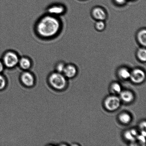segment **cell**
Masks as SVG:
<instances>
[{"label":"cell","instance_id":"obj_2","mask_svg":"<svg viewBox=\"0 0 146 146\" xmlns=\"http://www.w3.org/2000/svg\"><path fill=\"white\" fill-rule=\"evenodd\" d=\"M51 85L56 89L61 90L65 88L66 84V80L61 73H54L51 74L49 78Z\"/></svg>","mask_w":146,"mask_h":146},{"label":"cell","instance_id":"obj_15","mask_svg":"<svg viewBox=\"0 0 146 146\" xmlns=\"http://www.w3.org/2000/svg\"><path fill=\"white\" fill-rule=\"evenodd\" d=\"M119 119L123 123L128 124L131 121V117L129 114L125 113L120 115Z\"/></svg>","mask_w":146,"mask_h":146},{"label":"cell","instance_id":"obj_1","mask_svg":"<svg viewBox=\"0 0 146 146\" xmlns=\"http://www.w3.org/2000/svg\"><path fill=\"white\" fill-rule=\"evenodd\" d=\"M61 26L60 22L56 17L48 14L38 21L36 31L38 35L42 38H51L58 34Z\"/></svg>","mask_w":146,"mask_h":146},{"label":"cell","instance_id":"obj_21","mask_svg":"<svg viewBox=\"0 0 146 146\" xmlns=\"http://www.w3.org/2000/svg\"><path fill=\"white\" fill-rule=\"evenodd\" d=\"M138 139L139 141H141V142L143 143H145V137L141 135L139 136L138 137Z\"/></svg>","mask_w":146,"mask_h":146},{"label":"cell","instance_id":"obj_23","mask_svg":"<svg viewBox=\"0 0 146 146\" xmlns=\"http://www.w3.org/2000/svg\"><path fill=\"white\" fill-rule=\"evenodd\" d=\"M4 65L3 61L0 60V73L2 72L4 70Z\"/></svg>","mask_w":146,"mask_h":146},{"label":"cell","instance_id":"obj_11","mask_svg":"<svg viewBox=\"0 0 146 146\" xmlns=\"http://www.w3.org/2000/svg\"><path fill=\"white\" fill-rule=\"evenodd\" d=\"M121 99L126 102H131L134 99V96L132 93L129 91H124L121 93Z\"/></svg>","mask_w":146,"mask_h":146},{"label":"cell","instance_id":"obj_25","mask_svg":"<svg viewBox=\"0 0 146 146\" xmlns=\"http://www.w3.org/2000/svg\"><path fill=\"white\" fill-rule=\"evenodd\" d=\"M141 128H144L146 127V122H144L141 123Z\"/></svg>","mask_w":146,"mask_h":146},{"label":"cell","instance_id":"obj_7","mask_svg":"<svg viewBox=\"0 0 146 146\" xmlns=\"http://www.w3.org/2000/svg\"><path fill=\"white\" fill-rule=\"evenodd\" d=\"M21 80L24 85L27 86L31 87L34 85V79L31 73L25 72L21 75Z\"/></svg>","mask_w":146,"mask_h":146},{"label":"cell","instance_id":"obj_3","mask_svg":"<svg viewBox=\"0 0 146 146\" xmlns=\"http://www.w3.org/2000/svg\"><path fill=\"white\" fill-rule=\"evenodd\" d=\"M3 62L7 68H11L15 67L18 64L19 58L16 53L13 51H8L4 54Z\"/></svg>","mask_w":146,"mask_h":146},{"label":"cell","instance_id":"obj_26","mask_svg":"<svg viewBox=\"0 0 146 146\" xmlns=\"http://www.w3.org/2000/svg\"><path fill=\"white\" fill-rule=\"evenodd\" d=\"M141 135H142L144 136L145 137L146 135L145 131H142V132H141Z\"/></svg>","mask_w":146,"mask_h":146},{"label":"cell","instance_id":"obj_19","mask_svg":"<svg viewBox=\"0 0 146 146\" xmlns=\"http://www.w3.org/2000/svg\"><path fill=\"white\" fill-rule=\"evenodd\" d=\"M66 66L63 63H60L57 64L56 69L58 72L61 73L64 72Z\"/></svg>","mask_w":146,"mask_h":146},{"label":"cell","instance_id":"obj_12","mask_svg":"<svg viewBox=\"0 0 146 146\" xmlns=\"http://www.w3.org/2000/svg\"><path fill=\"white\" fill-rule=\"evenodd\" d=\"M139 42L141 45L145 46L146 45V31L145 29H143L138 33L137 35Z\"/></svg>","mask_w":146,"mask_h":146},{"label":"cell","instance_id":"obj_10","mask_svg":"<svg viewBox=\"0 0 146 146\" xmlns=\"http://www.w3.org/2000/svg\"><path fill=\"white\" fill-rule=\"evenodd\" d=\"M18 64L21 68L24 70L29 69L31 65V60L25 57H23L19 58Z\"/></svg>","mask_w":146,"mask_h":146},{"label":"cell","instance_id":"obj_13","mask_svg":"<svg viewBox=\"0 0 146 146\" xmlns=\"http://www.w3.org/2000/svg\"><path fill=\"white\" fill-rule=\"evenodd\" d=\"M119 74L121 78L127 79L131 76V73L126 68H122L119 71Z\"/></svg>","mask_w":146,"mask_h":146},{"label":"cell","instance_id":"obj_22","mask_svg":"<svg viewBox=\"0 0 146 146\" xmlns=\"http://www.w3.org/2000/svg\"><path fill=\"white\" fill-rule=\"evenodd\" d=\"M115 1L117 4L121 5L125 3L126 0H115Z\"/></svg>","mask_w":146,"mask_h":146},{"label":"cell","instance_id":"obj_16","mask_svg":"<svg viewBox=\"0 0 146 146\" xmlns=\"http://www.w3.org/2000/svg\"><path fill=\"white\" fill-rule=\"evenodd\" d=\"M111 89L113 92L115 94H119L121 92V87L118 83H114L111 86Z\"/></svg>","mask_w":146,"mask_h":146},{"label":"cell","instance_id":"obj_14","mask_svg":"<svg viewBox=\"0 0 146 146\" xmlns=\"http://www.w3.org/2000/svg\"><path fill=\"white\" fill-rule=\"evenodd\" d=\"M137 56L140 60L145 62L146 60V50L145 48H141L137 52Z\"/></svg>","mask_w":146,"mask_h":146},{"label":"cell","instance_id":"obj_8","mask_svg":"<svg viewBox=\"0 0 146 146\" xmlns=\"http://www.w3.org/2000/svg\"><path fill=\"white\" fill-rule=\"evenodd\" d=\"M92 15L94 18L98 21H103L106 18V14L104 10L100 8H96L93 9Z\"/></svg>","mask_w":146,"mask_h":146},{"label":"cell","instance_id":"obj_4","mask_svg":"<svg viewBox=\"0 0 146 146\" xmlns=\"http://www.w3.org/2000/svg\"><path fill=\"white\" fill-rule=\"evenodd\" d=\"M104 104L107 110L110 111H114L119 107L120 100L118 97L111 96L106 99Z\"/></svg>","mask_w":146,"mask_h":146},{"label":"cell","instance_id":"obj_17","mask_svg":"<svg viewBox=\"0 0 146 146\" xmlns=\"http://www.w3.org/2000/svg\"><path fill=\"white\" fill-rule=\"evenodd\" d=\"M96 28L99 31H102L104 30L105 27V24L103 21H99L96 23L95 24Z\"/></svg>","mask_w":146,"mask_h":146},{"label":"cell","instance_id":"obj_18","mask_svg":"<svg viewBox=\"0 0 146 146\" xmlns=\"http://www.w3.org/2000/svg\"><path fill=\"white\" fill-rule=\"evenodd\" d=\"M124 136L129 141H134L135 140V137L132 135L130 131H127L124 134Z\"/></svg>","mask_w":146,"mask_h":146},{"label":"cell","instance_id":"obj_5","mask_svg":"<svg viewBox=\"0 0 146 146\" xmlns=\"http://www.w3.org/2000/svg\"><path fill=\"white\" fill-rule=\"evenodd\" d=\"M130 78L133 82L136 84H140L142 82L145 80V74L142 70L136 69L131 73Z\"/></svg>","mask_w":146,"mask_h":146},{"label":"cell","instance_id":"obj_9","mask_svg":"<svg viewBox=\"0 0 146 146\" xmlns=\"http://www.w3.org/2000/svg\"><path fill=\"white\" fill-rule=\"evenodd\" d=\"M63 73L68 78H72L76 74V68L74 66L68 65L65 66Z\"/></svg>","mask_w":146,"mask_h":146},{"label":"cell","instance_id":"obj_24","mask_svg":"<svg viewBox=\"0 0 146 146\" xmlns=\"http://www.w3.org/2000/svg\"><path fill=\"white\" fill-rule=\"evenodd\" d=\"M130 131H131V133L132 134V135H133L135 137L137 135V131H136L135 130H131Z\"/></svg>","mask_w":146,"mask_h":146},{"label":"cell","instance_id":"obj_20","mask_svg":"<svg viewBox=\"0 0 146 146\" xmlns=\"http://www.w3.org/2000/svg\"><path fill=\"white\" fill-rule=\"evenodd\" d=\"M6 84V80L3 76L0 74V90L3 89Z\"/></svg>","mask_w":146,"mask_h":146},{"label":"cell","instance_id":"obj_6","mask_svg":"<svg viewBox=\"0 0 146 146\" xmlns=\"http://www.w3.org/2000/svg\"><path fill=\"white\" fill-rule=\"evenodd\" d=\"M65 8L63 6L59 4H54L50 6L47 9L48 14L56 17L64 13Z\"/></svg>","mask_w":146,"mask_h":146}]
</instances>
